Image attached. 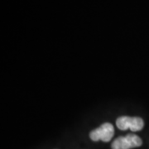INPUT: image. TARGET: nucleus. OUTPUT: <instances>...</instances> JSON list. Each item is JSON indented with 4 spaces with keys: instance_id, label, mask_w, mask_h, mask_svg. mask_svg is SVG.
<instances>
[{
    "instance_id": "nucleus-1",
    "label": "nucleus",
    "mask_w": 149,
    "mask_h": 149,
    "mask_svg": "<svg viewBox=\"0 0 149 149\" xmlns=\"http://www.w3.org/2000/svg\"><path fill=\"white\" fill-rule=\"evenodd\" d=\"M143 144L142 139L138 135L130 133L124 137H118L115 139L111 147L112 149H131L140 147Z\"/></svg>"
},
{
    "instance_id": "nucleus-2",
    "label": "nucleus",
    "mask_w": 149,
    "mask_h": 149,
    "mask_svg": "<svg viewBox=\"0 0 149 149\" xmlns=\"http://www.w3.org/2000/svg\"><path fill=\"white\" fill-rule=\"evenodd\" d=\"M116 125L120 130L130 129L133 132H138L143 128L144 122L143 118L139 117L122 116L117 118Z\"/></svg>"
},
{
    "instance_id": "nucleus-3",
    "label": "nucleus",
    "mask_w": 149,
    "mask_h": 149,
    "mask_svg": "<svg viewBox=\"0 0 149 149\" xmlns=\"http://www.w3.org/2000/svg\"><path fill=\"white\" fill-rule=\"evenodd\" d=\"M114 134L113 126L109 123H104L100 127L94 129L90 133V138L92 141L97 142L101 140L103 142H109Z\"/></svg>"
}]
</instances>
